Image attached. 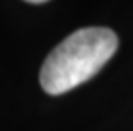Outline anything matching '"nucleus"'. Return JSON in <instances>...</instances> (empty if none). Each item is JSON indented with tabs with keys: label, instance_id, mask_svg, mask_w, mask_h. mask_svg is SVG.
Segmentation results:
<instances>
[{
	"label": "nucleus",
	"instance_id": "obj_1",
	"mask_svg": "<svg viewBox=\"0 0 133 131\" xmlns=\"http://www.w3.org/2000/svg\"><path fill=\"white\" fill-rule=\"evenodd\" d=\"M118 50V36L108 27H84L66 36L46 56L39 82L46 94L60 95L92 78Z\"/></svg>",
	"mask_w": 133,
	"mask_h": 131
},
{
	"label": "nucleus",
	"instance_id": "obj_2",
	"mask_svg": "<svg viewBox=\"0 0 133 131\" xmlns=\"http://www.w3.org/2000/svg\"><path fill=\"white\" fill-rule=\"evenodd\" d=\"M26 2H29V4H44L48 0H26Z\"/></svg>",
	"mask_w": 133,
	"mask_h": 131
}]
</instances>
